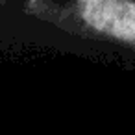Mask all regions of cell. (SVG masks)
<instances>
[{
  "instance_id": "1",
  "label": "cell",
  "mask_w": 135,
  "mask_h": 135,
  "mask_svg": "<svg viewBox=\"0 0 135 135\" xmlns=\"http://www.w3.org/2000/svg\"><path fill=\"white\" fill-rule=\"evenodd\" d=\"M81 19L94 30L135 43V4L117 0H91L80 4Z\"/></svg>"
}]
</instances>
